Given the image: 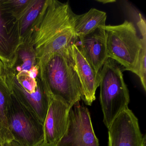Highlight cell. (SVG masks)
Instances as JSON below:
<instances>
[{"instance_id":"30bf717a","label":"cell","mask_w":146,"mask_h":146,"mask_svg":"<svg viewBox=\"0 0 146 146\" xmlns=\"http://www.w3.org/2000/svg\"><path fill=\"white\" fill-rule=\"evenodd\" d=\"M78 38L81 45L77 46L80 52L96 73L100 74L104 63L108 58L104 27H99Z\"/></svg>"},{"instance_id":"4fadbf2b","label":"cell","mask_w":146,"mask_h":146,"mask_svg":"<svg viewBox=\"0 0 146 146\" xmlns=\"http://www.w3.org/2000/svg\"><path fill=\"white\" fill-rule=\"evenodd\" d=\"M106 13L95 8H91L88 12L76 15L75 20V34L77 38L86 35L99 27L106 26Z\"/></svg>"},{"instance_id":"ffe728a7","label":"cell","mask_w":146,"mask_h":146,"mask_svg":"<svg viewBox=\"0 0 146 146\" xmlns=\"http://www.w3.org/2000/svg\"><path fill=\"white\" fill-rule=\"evenodd\" d=\"M2 145L3 146H22L19 143L14 140L2 143Z\"/></svg>"},{"instance_id":"ba28073f","label":"cell","mask_w":146,"mask_h":146,"mask_svg":"<svg viewBox=\"0 0 146 146\" xmlns=\"http://www.w3.org/2000/svg\"><path fill=\"white\" fill-rule=\"evenodd\" d=\"M108 129V146H143L146 141L138 119L129 108L120 113Z\"/></svg>"},{"instance_id":"e0dca14e","label":"cell","mask_w":146,"mask_h":146,"mask_svg":"<svg viewBox=\"0 0 146 146\" xmlns=\"http://www.w3.org/2000/svg\"><path fill=\"white\" fill-rule=\"evenodd\" d=\"M31 0H0V10L6 17L19 20Z\"/></svg>"},{"instance_id":"9c48e42d","label":"cell","mask_w":146,"mask_h":146,"mask_svg":"<svg viewBox=\"0 0 146 146\" xmlns=\"http://www.w3.org/2000/svg\"><path fill=\"white\" fill-rule=\"evenodd\" d=\"M70 108L66 103L51 95L43 123L44 142L42 145H57L67 129Z\"/></svg>"},{"instance_id":"8fae6325","label":"cell","mask_w":146,"mask_h":146,"mask_svg":"<svg viewBox=\"0 0 146 146\" xmlns=\"http://www.w3.org/2000/svg\"><path fill=\"white\" fill-rule=\"evenodd\" d=\"M70 50L82 85V100L86 105L91 106L96 100V92L100 86V75L92 69L75 43L71 46Z\"/></svg>"},{"instance_id":"7a4b0ae2","label":"cell","mask_w":146,"mask_h":146,"mask_svg":"<svg viewBox=\"0 0 146 146\" xmlns=\"http://www.w3.org/2000/svg\"><path fill=\"white\" fill-rule=\"evenodd\" d=\"M70 47L46 55L37 64L39 78L51 95L71 107L82 100V91Z\"/></svg>"},{"instance_id":"cb8c5ba5","label":"cell","mask_w":146,"mask_h":146,"mask_svg":"<svg viewBox=\"0 0 146 146\" xmlns=\"http://www.w3.org/2000/svg\"><path fill=\"white\" fill-rule=\"evenodd\" d=\"M0 146H3V145H2V143L1 142H0Z\"/></svg>"},{"instance_id":"6da1fadb","label":"cell","mask_w":146,"mask_h":146,"mask_svg":"<svg viewBox=\"0 0 146 146\" xmlns=\"http://www.w3.org/2000/svg\"><path fill=\"white\" fill-rule=\"evenodd\" d=\"M76 16L68 2L46 0L27 37L35 51L37 63L46 55L68 49L75 43Z\"/></svg>"},{"instance_id":"603a6c76","label":"cell","mask_w":146,"mask_h":146,"mask_svg":"<svg viewBox=\"0 0 146 146\" xmlns=\"http://www.w3.org/2000/svg\"><path fill=\"white\" fill-rule=\"evenodd\" d=\"M143 146H146V141L145 142V143H144V144H143Z\"/></svg>"},{"instance_id":"5b68a950","label":"cell","mask_w":146,"mask_h":146,"mask_svg":"<svg viewBox=\"0 0 146 146\" xmlns=\"http://www.w3.org/2000/svg\"><path fill=\"white\" fill-rule=\"evenodd\" d=\"M5 79L15 99L43 123L51 94L39 76L33 78L28 72L15 74L11 70L7 69Z\"/></svg>"},{"instance_id":"2e32d148","label":"cell","mask_w":146,"mask_h":146,"mask_svg":"<svg viewBox=\"0 0 146 146\" xmlns=\"http://www.w3.org/2000/svg\"><path fill=\"white\" fill-rule=\"evenodd\" d=\"M46 0H31L27 9L17 21L20 40L23 41L29 35L31 29L39 16Z\"/></svg>"},{"instance_id":"277c9868","label":"cell","mask_w":146,"mask_h":146,"mask_svg":"<svg viewBox=\"0 0 146 146\" xmlns=\"http://www.w3.org/2000/svg\"><path fill=\"white\" fill-rule=\"evenodd\" d=\"M104 29L108 58L117 61L125 71L137 75L142 42L134 25L125 20L119 25H106Z\"/></svg>"},{"instance_id":"52a82bcc","label":"cell","mask_w":146,"mask_h":146,"mask_svg":"<svg viewBox=\"0 0 146 146\" xmlns=\"http://www.w3.org/2000/svg\"><path fill=\"white\" fill-rule=\"evenodd\" d=\"M80 102L71 107L67 129L56 146H100L89 111Z\"/></svg>"},{"instance_id":"5bb4252c","label":"cell","mask_w":146,"mask_h":146,"mask_svg":"<svg viewBox=\"0 0 146 146\" xmlns=\"http://www.w3.org/2000/svg\"><path fill=\"white\" fill-rule=\"evenodd\" d=\"M37 65L35 51L29 39L27 37L19 46L13 61L7 68L17 74L22 72H29L32 67Z\"/></svg>"},{"instance_id":"8992f818","label":"cell","mask_w":146,"mask_h":146,"mask_svg":"<svg viewBox=\"0 0 146 146\" xmlns=\"http://www.w3.org/2000/svg\"><path fill=\"white\" fill-rule=\"evenodd\" d=\"M7 118L9 129L13 140L21 146L43 145V123L12 95Z\"/></svg>"},{"instance_id":"44dd1931","label":"cell","mask_w":146,"mask_h":146,"mask_svg":"<svg viewBox=\"0 0 146 146\" xmlns=\"http://www.w3.org/2000/svg\"><path fill=\"white\" fill-rule=\"evenodd\" d=\"M103 3V4H107L108 3H112V2H116L115 1H97Z\"/></svg>"},{"instance_id":"3957f363","label":"cell","mask_w":146,"mask_h":146,"mask_svg":"<svg viewBox=\"0 0 146 146\" xmlns=\"http://www.w3.org/2000/svg\"><path fill=\"white\" fill-rule=\"evenodd\" d=\"M123 67L113 59L106 60L100 72V102L103 122L107 128L129 103V91L123 79Z\"/></svg>"},{"instance_id":"7402d4cb","label":"cell","mask_w":146,"mask_h":146,"mask_svg":"<svg viewBox=\"0 0 146 146\" xmlns=\"http://www.w3.org/2000/svg\"><path fill=\"white\" fill-rule=\"evenodd\" d=\"M42 146H51V145H42Z\"/></svg>"},{"instance_id":"9a60e30c","label":"cell","mask_w":146,"mask_h":146,"mask_svg":"<svg viewBox=\"0 0 146 146\" xmlns=\"http://www.w3.org/2000/svg\"><path fill=\"white\" fill-rule=\"evenodd\" d=\"M12 101V94L5 78L0 76V142L13 140L8 126V111Z\"/></svg>"},{"instance_id":"ac0fdd59","label":"cell","mask_w":146,"mask_h":146,"mask_svg":"<svg viewBox=\"0 0 146 146\" xmlns=\"http://www.w3.org/2000/svg\"><path fill=\"white\" fill-rule=\"evenodd\" d=\"M137 25L141 35L142 46L138 60L137 76L139 77L142 86L146 91V22L141 15H139Z\"/></svg>"},{"instance_id":"d6986e66","label":"cell","mask_w":146,"mask_h":146,"mask_svg":"<svg viewBox=\"0 0 146 146\" xmlns=\"http://www.w3.org/2000/svg\"><path fill=\"white\" fill-rule=\"evenodd\" d=\"M6 66L0 59V76L5 78L7 71Z\"/></svg>"},{"instance_id":"7c38bea8","label":"cell","mask_w":146,"mask_h":146,"mask_svg":"<svg viewBox=\"0 0 146 146\" xmlns=\"http://www.w3.org/2000/svg\"><path fill=\"white\" fill-rule=\"evenodd\" d=\"M23 42L17 21L5 17L0 10V59L7 68L11 66L17 49Z\"/></svg>"}]
</instances>
